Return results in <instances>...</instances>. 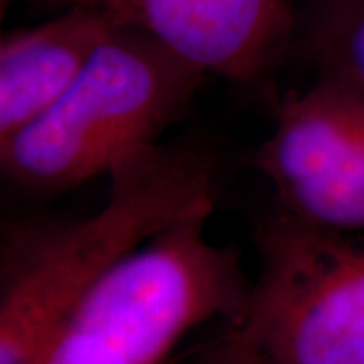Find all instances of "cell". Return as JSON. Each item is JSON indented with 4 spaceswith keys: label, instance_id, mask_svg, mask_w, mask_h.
Segmentation results:
<instances>
[{
    "label": "cell",
    "instance_id": "1",
    "mask_svg": "<svg viewBox=\"0 0 364 364\" xmlns=\"http://www.w3.org/2000/svg\"><path fill=\"white\" fill-rule=\"evenodd\" d=\"M97 213L23 229L2 249L0 364H41L79 299L117 259L186 213L215 205L217 162L158 144L109 172Z\"/></svg>",
    "mask_w": 364,
    "mask_h": 364
},
{
    "label": "cell",
    "instance_id": "2",
    "mask_svg": "<svg viewBox=\"0 0 364 364\" xmlns=\"http://www.w3.org/2000/svg\"><path fill=\"white\" fill-rule=\"evenodd\" d=\"M207 77L150 35L114 26L65 95L0 142L2 176L37 195L107 178L162 144Z\"/></svg>",
    "mask_w": 364,
    "mask_h": 364
},
{
    "label": "cell",
    "instance_id": "3",
    "mask_svg": "<svg viewBox=\"0 0 364 364\" xmlns=\"http://www.w3.org/2000/svg\"><path fill=\"white\" fill-rule=\"evenodd\" d=\"M215 205L162 227L85 291L65 326L107 342L132 364H170L188 332L237 324L251 296L239 249L208 237Z\"/></svg>",
    "mask_w": 364,
    "mask_h": 364
},
{
    "label": "cell",
    "instance_id": "4",
    "mask_svg": "<svg viewBox=\"0 0 364 364\" xmlns=\"http://www.w3.org/2000/svg\"><path fill=\"white\" fill-rule=\"evenodd\" d=\"M259 269L235 330L282 364H364V235L273 207L253 225Z\"/></svg>",
    "mask_w": 364,
    "mask_h": 364
},
{
    "label": "cell",
    "instance_id": "5",
    "mask_svg": "<svg viewBox=\"0 0 364 364\" xmlns=\"http://www.w3.org/2000/svg\"><path fill=\"white\" fill-rule=\"evenodd\" d=\"M247 162L287 217L364 235V87L318 71L310 87L279 104L272 134Z\"/></svg>",
    "mask_w": 364,
    "mask_h": 364
},
{
    "label": "cell",
    "instance_id": "6",
    "mask_svg": "<svg viewBox=\"0 0 364 364\" xmlns=\"http://www.w3.org/2000/svg\"><path fill=\"white\" fill-rule=\"evenodd\" d=\"M83 6L160 41L205 75L249 83L277 65L298 26L296 0H47Z\"/></svg>",
    "mask_w": 364,
    "mask_h": 364
},
{
    "label": "cell",
    "instance_id": "7",
    "mask_svg": "<svg viewBox=\"0 0 364 364\" xmlns=\"http://www.w3.org/2000/svg\"><path fill=\"white\" fill-rule=\"evenodd\" d=\"M114 26L95 11L67 6L39 25L2 37L0 142L26 128L65 95Z\"/></svg>",
    "mask_w": 364,
    "mask_h": 364
},
{
    "label": "cell",
    "instance_id": "8",
    "mask_svg": "<svg viewBox=\"0 0 364 364\" xmlns=\"http://www.w3.org/2000/svg\"><path fill=\"white\" fill-rule=\"evenodd\" d=\"M304 41L318 71L364 87V0H314Z\"/></svg>",
    "mask_w": 364,
    "mask_h": 364
},
{
    "label": "cell",
    "instance_id": "9",
    "mask_svg": "<svg viewBox=\"0 0 364 364\" xmlns=\"http://www.w3.org/2000/svg\"><path fill=\"white\" fill-rule=\"evenodd\" d=\"M41 364H132L107 342L90 332L63 326Z\"/></svg>",
    "mask_w": 364,
    "mask_h": 364
},
{
    "label": "cell",
    "instance_id": "10",
    "mask_svg": "<svg viewBox=\"0 0 364 364\" xmlns=\"http://www.w3.org/2000/svg\"><path fill=\"white\" fill-rule=\"evenodd\" d=\"M193 364H282L269 354L255 348L243 338L233 326L225 324L219 338L210 340L203 350L196 354Z\"/></svg>",
    "mask_w": 364,
    "mask_h": 364
},
{
    "label": "cell",
    "instance_id": "11",
    "mask_svg": "<svg viewBox=\"0 0 364 364\" xmlns=\"http://www.w3.org/2000/svg\"><path fill=\"white\" fill-rule=\"evenodd\" d=\"M14 2H18V0H0V9H2V14L6 13V11H9V9H11V6H13ZM41 2H43V4H45V2H47V0H41Z\"/></svg>",
    "mask_w": 364,
    "mask_h": 364
}]
</instances>
